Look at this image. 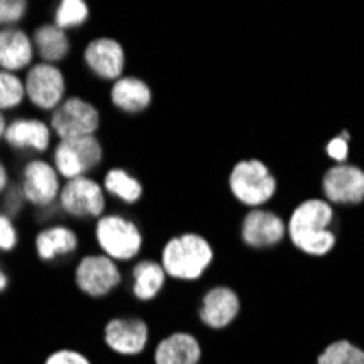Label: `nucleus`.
Returning <instances> with one entry per match:
<instances>
[{
    "label": "nucleus",
    "mask_w": 364,
    "mask_h": 364,
    "mask_svg": "<svg viewBox=\"0 0 364 364\" xmlns=\"http://www.w3.org/2000/svg\"><path fill=\"white\" fill-rule=\"evenodd\" d=\"M229 192L238 203L255 210L264 208L277 194V179L262 159H240L229 173Z\"/></svg>",
    "instance_id": "nucleus-4"
},
{
    "label": "nucleus",
    "mask_w": 364,
    "mask_h": 364,
    "mask_svg": "<svg viewBox=\"0 0 364 364\" xmlns=\"http://www.w3.org/2000/svg\"><path fill=\"white\" fill-rule=\"evenodd\" d=\"M349 140H351L349 131H347V129L341 131V136L332 138V140H329V142L325 144L327 157H329V159H334V161H338V164H345L347 157H349Z\"/></svg>",
    "instance_id": "nucleus-30"
},
{
    "label": "nucleus",
    "mask_w": 364,
    "mask_h": 364,
    "mask_svg": "<svg viewBox=\"0 0 364 364\" xmlns=\"http://www.w3.org/2000/svg\"><path fill=\"white\" fill-rule=\"evenodd\" d=\"M31 5L26 0H0V28H14L24 22Z\"/></svg>",
    "instance_id": "nucleus-28"
},
{
    "label": "nucleus",
    "mask_w": 364,
    "mask_h": 364,
    "mask_svg": "<svg viewBox=\"0 0 364 364\" xmlns=\"http://www.w3.org/2000/svg\"><path fill=\"white\" fill-rule=\"evenodd\" d=\"M7 288H9V275L5 273L3 264H0V294H3V292H5Z\"/></svg>",
    "instance_id": "nucleus-34"
},
{
    "label": "nucleus",
    "mask_w": 364,
    "mask_h": 364,
    "mask_svg": "<svg viewBox=\"0 0 364 364\" xmlns=\"http://www.w3.org/2000/svg\"><path fill=\"white\" fill-rule=\"evenodd\" d=\"M79 234L65 223H55L42 227L36 236V255L42 262H59L65 257H73L79 251Z\"/></svg>",
    "instance_id": "nucleus-17"
},
{
    "label": "nucleus",
    "mask_w": 364,
    "mask_h": 364,
    "mask_svg": "<svg viewBox=\"0 0 364 364\" xmlns=\"http://www.w3.org/2000/svg\"><path fill=\"white\" fill-rule=\"evenodd\" d=\"M53 138L55 134L46 120L36 118V116H16L7 124L3 142L14 153L44 155L55 146Z\"/></svg>",
    "instance_id": "nucleus-12"
},
{
    "label": "nucleus",
    "mask_w": 364,
    "mask_h": 364,
    "mask_svg": "<svg viewBox=\"0 0 364 364\" xmlns=\"http://www.w3.org/2000/svg\"><path fill=\"white\" fill-rule=\"evenodd\" d=\"M26 101L38 112L53 114L68 98V79L61 65L36 61L24 73Z\"/></svg>",
    "instance_id": "nucleus-7"
},
{
    "label": "nucleus",
    "mask_w": 364,
    "mask_h": 364,
    "mask_svg": "<svg viewBox=\"0 0 364 364\" xmlns=\"http://www.w3.org/2000/svg\"><path fill=\"white\" fill-rule=\"evenodd\" d=\"M18 245H20V231L16 220L0 212V251L11 253L18 249Z\"/></svg>",
    "instance_id": "nucleus-29"
},
{
    "label": "nucleus",
    "mask_w": 364,
    "mask_h": 364,
    "mask_svg": "<svg viewBox=\"0 0 364 364\" xmlns=\"http://www.w3.org/2000/svg\"><path fill=\"white\" fill-rule=\"evenodd\" d=\"M103 341L118 355H140L149 343V325L140 316H114L103 329Z\"/></svg>",
    "instance_id": "nucleus-15"
},
{
    "label": "nucleus",
    "mask_w": 364,
    "mask_h": 364,
    "mask_svg": "<svg viewBox=\"0 0 364 364\" xmlns=\"http://www.w3.org/2000/svg\"><path fill=\"white\" fill-rule=\"evenodd\" d=\"M44 364H92L90 362V358L85 355V353H81V351H77V349H57V351H53L46 360H44Z\"/></svg>",
    "instance_id": "nucleus-31"
},
{
    "label": "nucleus",
    "mask_w": 364,
    "mask_h": 364,
    "mask_svg": "<svg viewBox=\"0 0 364 364\" xmlns=\"http://www.w3.org/2000/svg\"><path fill=\"white\" fill-rule=\"evenodd\" d=\"M166 271L161 262L155 259H140L131 267V292L138 301H153L155 296L166 286Z\"/></svg>",
    "instance_id": "nucleus-21"
},
{
    "label": "nucleus",
    "mask_w": 364,
    "mask_h": 364,
    "mask_svg": "<svg viewBox=\"0 0 364 364\" xmlns=\"http://www.w3.org/2000/svg\"><path fill=\"white\" fill-rule=\"evenodd\" d=\"M334 208L325 198H306L296 205L288 218V238L296 251L310 257H323L336 247L332 231Z\"/></svg>",
    "instance_id": "nucleus-1"
},
{
    "label": "nucleus",
    "mask_w": 364,
    "mask_h": 364,
    "mask_svg": "<svg viewBox=\"0 0 364 364\" xmlns=\"http://www.w3.org/2000/svg\"><path fill=\"white\" fill-rule=\"evenodd\" d=\"M105 159V146L98 136L57 140L53 146V166L63 181L90 177Z\"/></svg>",
    "instance_id": "nucleus-5"
},
{
    "label": "nucleus",
    "mask_w": 364,
    "mask_h": 364,
    "mask_svg": "<svg viewBox=\"0 0 364 364\" xmlns=\"http://www.w3.org/2000/svg\"><path fill=\"white\" fill-rule=\"evenodd\" d=\"M201 355V345L186 332L171 334L155 347V364H198Z\"/></svg>",
    "instance_id": "nucleus-22"
},
{
    "label": "nucleus",
    "mask_w": 364,
    "mask_h": 364,
    "mask_svg": "<svg viewBox=\"0 0 364 364\" xmlns=\"http://www.w3.org/2000/svg\"><path fill=\"white\" fill-rule=\"evenodd\" d=\"M26 205L28 203H26V196L22 192L20 181H11V186L3 194H0V212H3L5 216H9V218H14V220L22 216Z\"/></svg>",
    "instance_id": "nucleus-27"
},
{
    "label": "nucleus",
    "mask_w": 364,
    "mask_h": 364,
    "mask_svg": "<svg viewBox=\"0 0 364 364\" xmlns=\"http://www.w3.org/2000/svg\"><path fill=\"white\" fill-rule=\"evenodd\" d=\"M26 101L24 77L0 70V112H16Z\"/></svg>",
    "instance_id": "nucleus-25"
},
{
    "label": "nucleus",
    "mask_w": 364,
    "mask_h": 364,
    "mask_svg": "<svg viewBox=\"0 0 364 364\" xmlns=\"http://www.w3.org/2000/svg\"><path fill=\"white\" fill-rule=\"evenodd\" d=\"M94 242L114 262H131L142 253L144 234L136 220L112 212L94 223Z\"/></svg>",
    "instance_id": "nucleus-3"
},
{
    "label": "nucleus",
    "mask_w": 364,
    "mask_h": 364,
    "mask_svg": "<svg viewBox=\"0 0 364 364\" xmlns=\"http://www.w3.org/2000/svg\"><path fill=\"white\" fill-rule=\"evenodd\" d=\"M48 124L57 140H73L96 136L103 124L101 109H98L85 96H68L65 101L50 114Z\"/></svg>",
    "instance_id": "nucleus-6"
},
{
    "label": "nucleus",
    "mask_w": 364,
    "mask_h": 364,
    "mask_svg": "<svg viewBox=\"0 0 364 364\" xmlns=\"http://www.w3.org/2000/svg\"><path fill=\"white\" fill-rule=\"evenodd\" d=\"M36 63V48H33L31 33L22 26L0 28V70L20 75Z\"/></svg>",
    "instance_id": "nucleus-16"
},
{
    "label": "nucleus",
    "mask_w": 364,
    "mask_h": 364,
    "mask_svg": "<svg viewBox=\"0 0 364 364\" xmlns=\"http://www.w3.org/2000/svg\"><path fill=\"white\" fill-rule=\"evenodd\" d=\"M11 186V175H9V168H7V164L0 159V194H3L7 188Z\"/></svg>",
    "instance_id": "nucleus-33"
},
{
    "label": "nucleus",
    "mask_w": 364,
    "mask_h": 364,
    "mask_svg": "<svg viewBox=\"0 0 364 364\" xmlns=\"http://www.w3.org/2000/svg\"><path fill=\"white\" fill-rule=\"evenodd\" d=\"M57 203L63 216L83 223H96L107 214V192L103 190V183L94 177H77L63 181Z\"/></svg>",
    "instance_id": "nucleus-8"
},
{
    "label": "nucleus",
    "mask_w": 364,
    "mask_h": 364,
    "mask_svg": "<svg viewBox=\"0 0 364 364\" xmlns=\"http://www.w3.org/2000/svg\"><path fill=\"white\" fill-rule=\"evenodd\" d=\"M329 205H360L364 201V171L353 164H336L321 181Z\"/></svg>",
    "instance_id": "nucleus-14"
},
{
    "label": "nucleus",
    "mask_w": 364,
    "mask_h": 364,
    "mask_svg": "<svg viewBox=\"0 0 364 364\" xmlns=\"http://www.w3.org/2000/svg\"><path fill=\"white\" fill-rule=\"evenodd\" d=\"M109 103L127 116H138L151 107L153 90L144 79L136 75H124L109 85Z\"/></svg>",
    "instance_id": "nucleus-18"
},
{
    "label": "nucleus",
    "mask_w": 364,
    "mask_h": 364,
    "mask_svg": "<svg viewBox=\"0 0 364 364\" xmlns=\"http://www.w3.org/2000/svg\"><path fill=\"white\" fill-rule=\"evenodd\" d=\"M161 267L168 277L181 282H196L205 275L214 262V247L210 240L194 231H186L171 238L161 247Z\"/></svg>",
    "instance_id": "nucleus-2"
},
{
    "label": "nucleus",
    "mask_w": 364,
    "mask_h": 364,
    "mask_svg": "<svg viewBox=\"0 0 364 364\" xmlns=\"http://www.w3.org/2000/svg\"><path fill=\"white\" fill-rule=\"evenodd\" d=\"M20 186L26 196V203L36 210H42L59 201L63 179L59 177L53 161L42 157H31L24 161L20 171Z\"/></svg>",
    "instance_id": "nucleus-10"
},
{
    "label": "nucleus",
    "mask_w": 364,
    "mask_h": 364,
    "mask_svg": "<svg viewBox=\"0 0 364 364\" xmlns=\"http://www.w3.org/2000/svg\"><path fill=\"white\" fill-rule=\"evenodd\" d=\"M75 284L90 299H103L122 286V271L103 253H85L75 267Z\"/></svg>",
    "instance_id": "nucleus-9"
},
{
    "label": "nucleus",
    "mask_w": 364,
    "mask_h": 364,
    "mask_svg": "<svg viewBox=\"0 0 364 364\" xmlns=\"http://www.w3.org/2000/svg\"><path fill=\"white\" fill-rule=\"evenodd\" d=\"M83 68L103 83H116L124 77L127 68V50L120 40L109 36L92 38L81 53Z\"/></svg>",
    "instance_id": "nucleus-11"
},
{
    "label": "nucleus",
    "mask_w": 364,
    "mask_h": 364,
    "mask_svg": "<svg viewBox=\"0 0 364 364\" xmlns=\"http://www.w3.org/2000/svg\"><path fill=\"white\" fill-rule=\"evenodd\" d=\"M103 190L127 205L140 203L142 196H144L142 181L136 175H131L127 168H120V166H114L103 175Z\"/></svg>",
    "instance_id": "nucleus-23"
},
{
    "label": "nucleus",
    "mask_w": 364,
    "mask_h": 364,
    "mask_svg": "<svg viewBox=\"0 0 364 364\" xmlns=\"http://www.w3.org/2000/svg\"><path fill=\"white\" fill-rule=\"evenodd\" d=\"M286 236H288V225L273 210H264V208L249 210L240 225V238L249 249H257V251L273 249L282 245Z\"/></svg>",
    "instance_id": "nucleus-13"
},
{
    "label": "nucleus",
    "mask_w": 364,
    "mask_h": 364,
    "mask_svg": "<svg viewBox=\"0 0 364 364\" xmlns=\"http://www.w3.org/2000/svg\"><path fill=\"white\" fill-rule=\"evenodd\" d=\"M316 364H364V351L349 341H336L318 355Z\"/></svg>",
    "instance_id": "nucleus-26"
},
{
    "label": "nucleus",
    "mask_w": 364,
    "mask_h": 364,
    "mask_svg": "<svg viewBox=\"0 0 364 364\" xmlns=\"http://www.w3.org/2000/svg\"><path fill=\"white\" fill-rule=\"evenodd\" d=\"M90 22V5L83 0H61L55 5L53 11V24H57L61 31L70 33L79 31Z\"/></svg>",
    "instance_id": "nucleus-24"
},
{
    "label": "nucleus",
    "mask_w": 364,
    "mask_h": 364,
    "mask_svg": "<svg viewBox=\"0 0 364 364\" xmlns=\"http://www.w3.org/2000/svg\"><path fill=\"white\" fill-rule=\"evenodd\" d=\"M59 218H63V212H61L59 203L48 205V208H42V210H38V214H36V220H38L42 227L55 225V223H59Z\"/></svg>",
    "instance_id": "nucleus-32"
},
{
    "label": "nucleus",
    "mask_w": 364,
    "mask_h": 364,
    "mask_svg": "<svg viewBox=\"0 0 364 364\" xmlns=\"http://www.w3.org/2000/svg\"><path fill=\"white\" fill-rule=\"evenodd\" d=\"M201 321L212 329H223L240 314V294L229 286H214L201 301Z\"/></svg>",
    "instance_id": "nucleus-19"
},
{
    "label": "nucleus",
    "mask_w": 364,
    "mask_h": 364,
    "mask_svg": "<svg viewBox=\"0 0 364 364\" xmlns=\"http://www.w3.org/2000/svg\"><path fill=\"white\" fill-rule=\"evenodd\" d=\"M7 124H9V120H7V114L0 112V142L5 140V131H7Z\"/></svg>",
    "instance_id": "nucleus-35"
},
{
    "label": "nucleus",
    "mask_w": 364,
    "mask_h": 364,
    "mask_svg": "<svg viewBox=\"0 0 364 364\" xmlns=\"http://www.w3.org/2000/svg\"><path fill=\"white\" fill-rule=\"evenodd\" d=\"M31 40H33V48H36V57L44 63L61 65L73 55L70 33L61 31L53 22H40L36 28H33Z\"/></svg>",
    "instance_id": "nucleus-20"
}]
</instances>
